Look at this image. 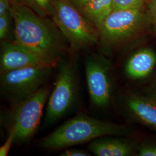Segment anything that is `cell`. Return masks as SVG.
Segmentation results:
<instances>
[{"label": "cell", "instance_id": "cell-1", "mask_svg": "<svg viewBox=\"0 0 156 156\" xmlns=\"http://www.w3.org/2000/svg\"><path fill=\"white\" fill-rule=\"evenodd\" d=\"M11 14L16 43L42 56L60 61L64 49V36L56 25L27 6L13 2Z\"/></svg>", "mask_w": 156, "mask_h": 156}, {"label": "cell", "instance_id": "cell-2", "mask_svg": "<svg viewBox=\"0 0 156 156\" xmlns=\"http://www.w3.org/2000/svg\"><path fill=\"white\" fill-rule=\"evenodd\" d=\"M128 127L80 115L69 119L41 141L40 146L48 150L64 149L80 145L98 138L127 136Z\"/></svg>", "mask_w": 156, "mask_h": 156}, {"label": "cell", "instance_id": "cell-3", "mask_svg": "<svg viewBox=\"0 0 156 156\" xmlns=\"http://www.w3.org/2000/svg\"><path fill=\"white\" fill-rule=\"evenodd\" d=\"M51 16L75 50L86 48L100 41L97 28L68 0H55Z\"/></svg>", "mask_w": 156, "mask_h": 156}, {"label": "cell", "instance_id": "cell-4", "mask_svg": "<svg viewBox=\"0 0 156 156\" xmlns=\"http://www.w3.org/2000/svg\"><path fill=\"white\" fill-rule=\"evenodd\" d=\"M54 88L47 101L44 124L50 126L72 110L79 95L76 62H59Z\"/></svg>", "mask_w": 156, "mask_h": 156}, {"label": "cell", "instance_id": "cell-5", "mask_svg": "<svg viewBox=\"0 0 156 156\" xmlns=\"http://www.w3.org/2000/svg\"><path fill=\"white\" fill-rule=\"evenodd\" d=\"M145 27L142 8L114 10L98 30L100 41L109 47L122 45L138 37Z\"/></svg>", "mask_w": 156, "mask_h": 156}, {"label": "cell", "instance_id": "cell-6", "mask_svg": "<svg viewBox=\"0 0 156 156\" xmlns=\"http://www.w3.org/2000/svg\"><path fill=\"white\" fill-rule=\"evenodd\" d=\"M54 67H30L1 74V93L13 105L42 87Z\"/></svg>", "mask_w": 156, "mask_h": 156}, {"label": "cell", "instance_id": "cell-7", "mask_svg": "<svg viewBox=\"0 0 156 156\" xmlns=\"http://www.w3.org/2000/svg\"><path fill=\"white\" fill-rule=\"evenodd\" d=\"M50 90L42 87L14 105L12 126L16 129L15 142L23 144L31 140L39 128Z\"/></svg>", "mask_w": 156, "mask_h": 156}, {"label": "cell", "instance_id": "cell-8", "mask_svg": "<svg viewBox=\"0 0 156 156\" xmlns=\"http://www.w3.org/2000/svg\"><path fill=\"white\" fill-rule=\"evenodd\" d=\"M85 74L91 104L98 108L108 106L113 93L109 62L102 56H88L85 61Z\"/></svg>", "mask_w": 156, "mask_h": 156}, {"label": "cell", "instance_id": "cell-9", "mask_svg": "<svg viewBox=\"0 0 156 156\" xmlns=\"http://www.w3.org/2000/svg\"><path fill=\"white\" fill-rule=\"evenodd\" d=\"M60 61L48 58L16 43L4 41L1 47L0 73L30 67H56Z\"/></svg>", "mask_w": 156, "mask_h": 156}, {"label": "cell", "instance_id": "cell-10", "mask_svg": "<svg viewBox=\"0 0 156 156\" xmlns=\"http://www.w3.org/2000/svg\"><path fill=\"white\" fill-rule=\"evenodd\" d=\"M124 107L130 118L156 132V100L151 95H128Z\"/></svg>", "mask_w": 156, "mask_h": 156}, {"label": "cell", "instance_id": "cell-11", "mask_svg": "<svg viewBox=\"0 0 156 156\" xmlns=\"http://www.w3.org/2000/svg\"><path fill=\"white\" fill-rule=\"evenodd\" d=\"M156 66V53L151 48L136 51L129 57L124 66L127 78L133 80L148 77Z\"/></svg>", "mask_w": 156, "mask_h": 156}, {"label": "cell", "instance_id": "cell-12", "mask_svg": "<svg viewBox=\"0 0 156 156\" xmlns=\"http://www.w3.org/2000/svg\"><path fill=\"white\" fill-rule=\"evenodd\" d=\"M108 136L98 138L90 142L89 149L97 156H134L138 147L127 140Z\"/></svg>", "mask_w": 156, "mask_h": 156}, {"label": "cell", "instance_id": "cell-13", "mask_svg": "<svg viewBox=\"0 0 156 156\" xmlns=\"http://www.w3.org/2000/svg\"><path fill=\"white\" fill-rule=\"evenodd\" d=\"M80 11L98 30L113 11V0H89Z\"/></svg>", "mask_w": 156, "mask_h": 156}, {"label": "cell", "instance_id": "cell-14", "mask_svg": "<svg viewBox=\"0 0 156 156\" xmlns=\"http://www.w3.org/2000/svg\"><path fill=\"white\" fill-rule=\"evenodd\" d=\"M12 2L26 6L40 16H51L55 0H12Z\"/></svg>", "mask_w": 156, "mask_h": 156}, {"label": "cell", "instance_id": "cell-15", "mask_svg": "<svg viewBox=\"0 0 156 156\" xmlns=\"http://www.w3.org/2000/svg\"><path fill=\"white\" fill-rule=\"evenodd\" d=\"M146 0H113V11L142 8Z\"/></svg>", "mask_w": 156, "mask_h": 156}, {"label": "cell", "instance_id": "cell-16", "mask_svg": "<svg viewBox=\"0 0 156 156\" xmlns=\"http://www.w3.org/2000/svg\"><path fill=\"white\" fill-rule=\"evenodd\" d=\"M11 12L4 15L0 16V39L2 41L6 39L9 34Z\"/></svg>", "mask_w": 156, "mask_h": 156}, {"label": "cell", "instance_id": "cell-17", "mask_svg": "<svg viewBox=\"0 0 156 156\" xmlns=\"http://www.w3.org/2000/svg\"><path fill=\"white\" fill-rule=\"evenodd\" d=\"M16 136V129L14 126H12L11 131L9 135L4 143L0 147V156H7L11 150L12 146L14 142H15Z\"/></svg>", "mask_w": 156, "mask_h": 156}, {"label": "cell", "instance_id": "cell-18", "mask_svg": "<svg viewBox=\"0 0 156 156\" xmlns=\"http://www.w3.org/2000/svg\"><path fill=\"white\" fill-rule=\"evenodd\" d=\"M138 156H156V144L153 143H144L138 147Z\"/></svg>", "mask_w": 156, "mask_h": 156}, {"label": "cell", "instance_id": "cell-19", "mask_svg": "<svg viewBox=\"0 0 156 156\" xmlns=\"http://www.w3.org/2000/svg\"><path fill=\"white\" fill-rule=\"evenodd\" d=\"M60 156H90L89 152L78 149H69L62 152Z\"/></svg>", "mask_w": 156, "mask_h": 156}, {"label": "cell", "instance_id": "cell-20", "mask_svg": "<svg viewBox=\"0 0 156 156\" xmlns=\"http://www.w3.org/2000/svg\"><path fill=\"white\" fill-rule=\"evenodd\" d=\"M12 0H0V16L11 12Z\"/></svg>", "mask_w": 156, "mask_h": 156}, {"label": "cell", "instance_id": "cell-21", "mask_svg": "<svg viewBox=\"0 0 156 156\" xmlns=\"http://www.w3.org/2000/svg\"><path fill=\"white\" fill-rule=\"evenodd\" d=\"M149 12L151 20L156 30V0H151L149 4Z\"/></svg>", "mask_w": 156, "mask_h": 156}, {"label": "cell", "instance_id": "cell-22", "mask_svg": "<svg viewBox=\"0 0 156 156\" xmlns=\"http://www.w3.org/2000/svg\"><path fill=\"white\" fill-rule=\"evenodd\" d=\"M68 1L80 10L89 2V0H68Z\"/></svg>", "mask_w": 156, "mask_h": 156}, {"label": "cell", "instance_id": "cell-23", "mask_svg": "<svg viewBox=\"0 0 156 156\" xmlns=\"http://www.w3.org/2000/svg\"><path fill=\"white\" fill-rule=\"evenodd\" d=\"M156 100V80L151 86L150 89V94Z\"/></svg>", "mask_w": 156, "mask_h": 156}]
</instances>
